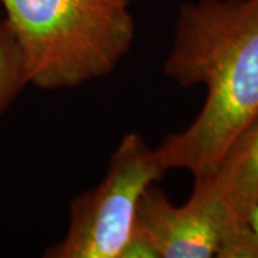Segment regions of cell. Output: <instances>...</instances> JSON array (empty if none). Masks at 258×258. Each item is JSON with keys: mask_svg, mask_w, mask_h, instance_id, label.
Instances as JSON below:
<instances>
[{"mask_svg": "<svg viewBox=\"0 0 258 258\" xmlns=\"http://www.w3.org/2000/svg\"><path fill=\"white\" fill-rule=\"evenodd\" d=\"M165 74L181 86L204 85L203 109L157 148L168 168L211 175L258 113V0H200L182 6Z\"/></svg>", "mask_w": 258, "mask_h": 258, "instance_id": "1", "label": "cell"}, {"mask_svg": "<svg viewBox=\"0 0 258 258\" xmlns=\"http://www.w3.org/2000/svg\"><path fill=\"white\" fill-rule=\"evenodd\" d=\"M28 83L74 88L115 69L135 25L125 6L99 0H2Z\"/></svg>", "mask_w": 258, "mask_h": 258, "instance_id": "2", "label": "cell"}, {"mask_svg": "<svg viewBox=\"0 0 258 258\" xmlns=\"http://www.w3.org/2000/svg\"><path fill=\"white\" fill-rule=\"evenodd\" d=\"M168 171L141 134L120 139L106 176L95 189L71 203V222L49 258H119L131 238L142 194Z\"/></svg>", "mask_w": 258, "mask_h": 258, "instance_id": "3", "label": "cell"}, {"mask_svg": "<svg viewBox=\"0 0 258 258\" xmlns=\"http://www.w3.org/2000/svg\"><path fill=\"white\" fill-rule=\"evenodd\" d=\"M132 234L145 238L158 258H254L232 232L220 201L200 182L182 207L148 186L137 207Z\"/></svg>", "mask_w": 258, "mask_h": 258, "instance_id": "4", "label": "cell"}, {"mask_svg": "<svg viewBox=\"0 0 258 258\" xmlns=\"http://www.w3.org/2000/svg\"><path fill=\"white\" fill-rule=\"evenodd\" d=\"M221 204L232 232L258 255L251 215L258 208V113L232 141L211 175L195 179Z\"/></svg>", "mask_w": 258, "mask_h": 258, "instance_id": "5", "label": "cell"}, {"mask_svg": "<svg viewBox=\"0 0 258 258\" xmlns=\"http://www.w3.org/2000/svg\"><path fill=\"white\" fill-rule=\"evenodd\" d=\"M28 85L18 43L8 22L0 23V115Z\"/></svg>", "mask_w": 258, "mask_h": 258, "instance_id": "6", "label": "cell"}, {"mask_svg": "<svg viewBox=\"0 0 258 258\" xmlns=\"http://www.w3.org/2000/svg\"><path fill=\"white\" fill-rule=\"evenodd\" d=\"M249 222H251V227H252V230L255 231V234L258 235V208L255 210V211L252 212Z\"/></svg>", "mask_w": 258, "mask_h": 258, "instance_id": "7", "label": "cell"}, {"mask_svg": "<svg viewBox=\"0 0 258 258\" xmlns=\"http://www.w3.org/2000/svg\"><path fill=\"white\" fill-rule=\"evenodd\" d=\"M99 2H103V3H109V5H116V6H125V8H128V5L131 0H99Z\"/></svg>", "mask_w": 258, "mask_h": 258, "instance_id": "8", "label": "cell"}]
</instances>
